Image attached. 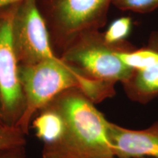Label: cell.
Returning <instances> with one entry per match:
<instances>
[{
    "label": "cell",
    "instance_id": "cell-5",
    "mask_svg": "<svg viewBox=\"0 0 158 158\" xmlns=\"http://www.w3.org/2000/svg\"><path fill=\"white\" fill-rule=\"evenodd\" d=\"M17 5L0 8V118L6 125L15 127L25 109L19 62L12 36Z\"/></svg>",
    "mask_w": 158,
    "mask_h": 158
},
{
    "label": "cell",
    "instance_id": "cell-3",
    "mask_svg": "<svg viewBox=\"0 0 158 158\" xmlns=\"http://www.w3.org/2000/svg\"><path fill=\"white\" fill-rule=\"evenodd\" d=\"M135 48L128 40L108 43L103 32L88 31L78 35L59 57L85 78L116 85L127 81L133 72L120 59L118 53Z\"/></svg>",
    "mask_w": 158,
    "mask_h": 158
},
{
    "label": "cell",
    "instance_id": "cell-16",
    "mask_svg": "<svg viewBox=\"0 0 158 158\" xmlns=\"http://www.w3.org/2000/svg\"><path fill=\"white\" fill-rule=\"evenodd\" d=\"M111 158H116V157H111ZM141 158H152V157H141Z\"/></svg>",
    "mask_w": 158,
    "mask_h": 158
},
{
    "label": "cell",
    "instance_id": "cell-9",
    "mask_svg": "<svg viewBox=\"0 0 158 158\" xmlns=\"http://www.w3.org/2000/svg\"><path fill=\"white\" fill-rule=\"evenodd\" d=\"M62 116L50 103L43 108L32 122L36 136L44 144H51L58 141L64 131Z\"/></svg>",
    "mask_w": 158,
    "mask_h": 158
},
{
    "label": "cell",
    "instance_id": "cell-2",
    "mask_svg": "<svg viewBox=\"0 0 158 158\" xmlns=\"http://www.w3.org/2000/svg\"><path fill=\"white\" fill-rule=\"evenodd\" d=\"M25 99V109L16 127L28 135L33 117L53 99L64 91L77 88L98 103L115 95V85L85 78L60 57L45 59L34 64L19 65Z\"/></svg>",
    "mask_w": 158,
    "mask_h": 158
},
{
    "label": "cell",
    "instance_id": "cell-7",
    "mask_svg": "<svg viewBox=\"0 0 158 158\" xmlns=\"http://www.w3.org/2000/svg\"><path fill=\"white\" fill-rule=\"evenodd\" d=\"M124 64L133 70L123 83L127 96L134 102L146 104L158 96V31L151 33L147 45L118 53Z\"/></svg>",
    "mask_w": 158,
    "mask_h": 158
},
{
    "label": "cell",
    "instance_id": "cell-1",
    "mask_svg": "<svg viewBox=\"0 0 158 158\" xmlns=\"http://www.w3.org/2000/svg\"><path fill=\"white\" fill-rule=\"evenodd\" d=\"M49 103L62 116L64 127L58 141L44 144L43 158L114 157L108 136L109 121L81 90L69 89Z\"/></svg>",
    "mask_w": 158,
    "mask_h": 158
},
{
    "label": "cell",
    "instance_id": "cell-13",
    "mask_svg": "<svg viewBox=\"0 0 158 158\" xmlns=\"http://www.w3.org/2000/svg\"><path fill=\"white\" fill-rule=\"evenodd\" d=\"M22 154L15 152H5L0 153V158H22Z\"/></svg>",
    "mask_w": 158,
    "mask_h": 158
},
{
    "label": "cell",
    "instance_id": "cell-12",
    "mask_svg": "<svg viewBox=\"0 0 158 158\" xmlns=\"http://www.w3.org/2000/svg\"><path fill=\"white\" fill-rule=\"evenodd\" d=\"M112 5L120 10L149 13L158 8V0H113Z\"/></svg>",
    "mask_w": 158,
    "mask_h": 158
},
{
    "label": "cell",
    "instance_id": "cell-4",
    "mask_svg": "<svg viewBox=\"0 0 158 158\" xmlns=\"http://www.w3.org/2000/svg\"><path fill=\"white\" fill-rule=\"evenodd\" d=\"M113 0H37L52 48L60 55L78 35L107 23Z\"/></svg>",
    "mask_w": 158,
    "mask_h": 158
},
{
    "label": "cell",
    "instance_id": "cell-15",
    "mask_svg": "<svg viewBox=\"0 0 158 158\" xmlns=\"http://www.w3.org/2000/svg\"><path fill=\"white\" fill-rule=\"evenodd\" d=\"M0 124H4V123H3V122H2L1 118H0ZM5 125H6V124H5Z\"/></svg>",
    "mask_w": 158,
    "mask_h": 158
},
{
    "label": "cell",
    "instance_id": "cell-8",
    "mask_svg": "<svg viewBox=\"0 0 158 158\" xmlns=\"http://www.w3.org/2000/svg\"><path fill=\"white\" fill-rule=\"evenodd\" d=\"M108 136L116 158H158V122L135 130L108 122Z\"/></svg>",
    "mask_w": 158,
    "mask_h": 158
},
{
    "label": "cell",
    "instance_id": "cell-14",
    "mask_svg": "<svg viewBox=\"0 0 158 158\" xmlns=\"http://www.w3.org/2000/svg\"><path fill=\"white\" fill-rule=\"evenodd\" d=\"M22 1H24V0H0V8L6 7V6L14 5Z\"/></svg>",
    "mask_w": 158,
    "mask_h": 158
},
{
    "label": "cell",
    "instance_id": "cell-10",
    "mask_svg": "<svg viewBox=\"0 0 158 158\" xmlns=\"http://www.w3.org/2000/svg\"><path fill=\"white\" fill-rule=\"evenodd\" d=\"M19 127L0 124V153L15 152L23 153L27 140Z\"/></svg>",
    "mask_w": 158,
    "mask_h": 158
},
{
    "label": "cell",
    "instance_id": "cell-11",
    "mask_svg": "<svg viewBox=\"0 0 158 158\" xmlns=\"http://www.w3.org/2000/svg\"><path fill=\"white\" fill-rule=\"evenodd\" d=\"M133 26L131 18L125 16L115 20L103 32L104 38L108 43L115 44L127 40Z\"/></svg>",
    "mask_w": 158,
    "mask_h": 158
},
{
    "label": "cell",
    "instance_id": "cell-6",
    "mask_svg": "<svg viewBox=\"0 0 158 158\" xmlns=\"http://www.w3.org/2000/svg\"><path fill=\"white\" fill-rule=\"evenodd\" d=\"M13 43L19 65L34 64L59 58L51 45L45 20L37 0L19 2L12 26Z\"/></svg>",
    "mask_w": 158,
    "mask_h": 158
}]
</instances>
